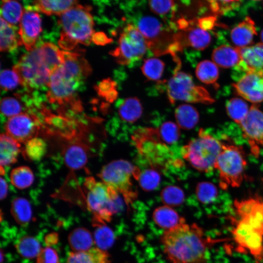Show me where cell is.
<instances>
[{
	"mask_svg": "<svg viewBox=\"0 0 263 263\" xmlns=\"http://www.w3.org/2000/svg\"><path fill=\"white\" fill-rule=\"evenodd\" d=\"M175 39L181 49L190 47L196 50H203L210 44V34L200 28L189 27L175 34Z\"/></svg>",
	"mask_w": 263,
	"mask_h": 263,
	"instance_id": "cell-20",
	"label": "cell"
},
{
	"mask_svg": "<svg viewBox=\"0 0 263 263\" xmlns=\"http://www.w3.org/2000/svg\"><path fill=\"white\" fill-rule=\"evenodd\" d=\"M195 193L198 201L207 205L214 202L218 195L217 187L212 183L202 182L196 186Z\"/></svg>",
	"mask_w": 263,
	"mask_h": 263,
	"instance_id": "cell-44",
	"label": "cell"
},
{
	"mask_svg": "<svg viewBox=\"0 0 263 263\" xmlns=\"http://www.w3.org/2000/svg\"><path fill=\"white\" fill-rule=\"evenodd\" d=\"M0 199H4L8 194V185L6 180L2 177L0 178Z\"/></svg>",
	"mask_w": 263,
	"mask_h": 263,
	"instance_id": "cell-53",
	"label": "cell"
},
{
	"mask_svg": "<svg viewBox=\"0 0 263 263\" xmlns=\"http://www.w3.org/2000/svg\"><path fill=\"white\" fill-rule=\"evenodd\" d=\"M143 36L148 49L158 56L170 54L176 62L179 60L177 53L181 50L173 34L166 29L160 21L150 16L139 18L134 25Z\"/></svg>",
	"mask_w": 263,
	"mask_h": 263,
	"instance_id": "cell-8",
	"label": "cell"
},
{
	"mask_svg": "<svg viewBox=\"0 0 263 263\" xmlns=\"http://www.w3.org/2000/svg\"><path fill=\"white\" fill-rule=\"evenodd\" d=\"M164 62L161 59L151 57L144 60L141 69L144 75L150 80L158 81L164 70Z\"/></svg>",
	"mask_w": 263,
	"mask_h": 263,
	"instance_id": "cell-41",
	"label": "cell"
},
{
	"mask_svg": "<svg viewBox=\"0 0 263 263\" xmlns=\"http://www.w3.org/2000/svg\"><path fill=\"white\" fill-rule=\"evenodd\" d=\"M0 88L4 91L12 90L20 84V79L17 73L13 70L5 69L0 75Z\"/></svg>",
	"mask_w": 263,
	"mask_h": 263,
	"instance_id": "cell-48",
	"label": "cell"
},
{
	"mask_svg": "<svg viewBox=\"0 0 263 263\" xmlns=\"http://www.w3.org/2000/svg\"><path fill=\"white\" fill-rule=\"evenodd\" d=\"M16 26L6 22L2 18L0 22V49L1 52H10L21 45L17 35Z\"/></svg>",
	"mask_w": 263,
	"mask_h": 263,
	"instance_id": "cell-31",
	"label": "cell"
},
{
	"mask_svg": "<svg viewBox=\"0 0 263 263\" xmlns=\"http://www.w3.org/2000/svg\"><path fill=\"white\" fill-rule=\"evenodd\" d=\"M156 129L160 140L168 145L174 144L179 138L180 129L172 121H166Z\"/></svg>",
	"mask_w": 263,
	"mask_h": 263,
	"instance_id": "cell-43",
	"label": "cell"
},
{
	"mask_svg": "<svg viewBox=\"0 0 263 263\" xmlns=\"http://www.w3.org/2000/svg\"><path fill=\"white\" fill-rule=\"evenodd\" d=\"M161 240L171 263H206L208 248L219 241L207 237L196 224L185 223L166 230Z\"/></svg>",
	"mask_w": 263,
	"mask_h": 263,
	"instance_id": "cell-2",
	"label": "cell"
},
{
	"mask_svg": "<svg viewBox=\"0 0 263 263\" xmlns=\"http://www.w3.org/2000/svg\"><path fill=\"white\" fill-rule=\"evenodd\" d=\"M144 191H150L156 189L160 184L161 175L158 170L150 168L141 170L139 168L134 176Z\"/></svg>",
	"mask_w": 263,
	"mask_h": 263,
	"instance_id": "cell-32",
	"label": "cell"
},
{
	"mask_svg": "<svg viewBox=\"0 0 263 263\" xmlns=\"http://www.w3.org/2000/svg\"><path fill=\"white\" fill-rule=\"evenodd\" d=\"M92 41L97 45H105L111 43L113 39L109 38L104 33L98 32L94 34Z\"/></svg>",
	"mask_w": 263,
	"mask_h": 263,
	"instance_id": "cell-52",
	"label": "cell"
},
{
	"mask_svg": "<svg viewBox=\"0 0 263 263\" xmlns=\"http://www.w3.org/2000/svg\"><path fill=\"white\" fill-rule=\"evenodd\" d=\"M242 57L239 64L244 73L249 71H263V43H258L251 46L237 48Z\"/></svg>",
	"mask_w": 263,
	"mask_h": 263,
	"instance_id": "cell-21",
	"label": "cell"
},
{
	"mask_svg": "<svg viewBox=\"0 0 263 263\" xmlns=\"http://www.w3.org/2000/svg\"><path fill=\"white\" fill-rule=\"evenodd\" d=\"M21 144L6 133L0 136V167L9 166L17 162L21 152Z\"/></svg>",
	"mask_w": 263,
	"mask_h": 263,
	"instance_id": "cell-24",
	"label": "cell"
},
{
	"mask_svg": "<svg viewBox=\"0 0 263 263\" xmlns=\"http://www.w3.org/2000/svg\"><path fill=\"white\" fill-rule=\"evenodd\" d=\"M246 166L242 147L223 143L215 165V169L218 171L220 188L226 189L229 187H240L245 177Z\"/></svg>",
	"mask_w": 263,
	"mask_h": 263,
	"instance_id": "cell-9",
	"label": "cell"
},
{
	"mask_svg": "<svg viewBox=\"0 0 263 263\" xmlns=\"http://www.w3.org/2000/svg\"><path fill=\"white\" fill-rule=\"evenodd\" d=\"M177 25L179 28L182 30H185L190 26L189 22L186 19L182 18L177 21Z\"/></svg>",
	"mask_w": 263,
	"mask_h": 263,
	"instance_id": "cell-54",
	"label": "cell"
},
{
	"mask_svg": "<svg viewBox=\"0 0 263 263\" xmlns=\"http://www.w3.org/2000/svg\"><path fill=\"white\" fill-rule=\"evenodd\" d=\"M232 86L244 99L254 104L263 101V71H249Z\"/></svg>",
	"mask_w": 263,
	"mask_h": 263,
	"instance_id": "cell-17",
	"label": "cell"
},
{
	"mask_svg": "<svg viewBox=\"0 0 263 263\" xmlns=\"http://www.w3.org/2000/svg\"><path fill=\"white\" fill-rule=\"evenodd\" d=\"M68 242L74 252H81L92 248L94 243L91 232L84 227H77L68 236Z\"/></svg>",
	"mask_w": 263,
	"mask_h": 263,
	"instance_id": "cell-30",
	"label": "cell"
},
{
	"mask_svg": "<svg viewBox=\"0 0 263 263\" xmlns=\"http://www.w3.org/2000/svg\"><path fill=\"white\" fill-rule=\"evenodd\" d=\"M148 49L146 41L133 24H128L121 32L118 46L110 54L120 64L127 65L142 58Z\"/></svg>",
	"mask_w": 263,
	"mask_h": 263,
	"instance_id": "cell-12",
	"label": "cell"
},
{
	"mask_svg": "<svg viewBox=\"0 0 263 263\" xmlns=\"http://www.w3.org/2000/svg\"><path fill=\"white\" fill-rule=\"evenodd\" d=\"M95 225L96 228L94 234V243L97 247L105 251L113 244V233L105 224H98Z\"/></svg>",
	"mask_w": 263,
	"mask_h": 263,
	"instance_id": "cell-42",
	"label": "cell"
},
{
	"mask_svg": "<svg viewBox=\"0 0 263 263\" xmlns=\"http://www.w3.org/2000/svg\"><path fill=\"white\" fill-rule=\"evenodd\" d=\"M261 39L262 40V43H263V30L262 31L261 33Z\"/></svg>",
	"mask_w": 263,
	"mask_h": 263,
	"instance_id": "cell-55",
	"label": "cell"
},
{
	"mask_svg": "<svg viewBox=\"0 0 263 263\" xmlns=\"http://www.w3.org/2000/svg\"><path fill=\"white\" fill-rule=\"evenodd\" d=\"M138 168L126 160H113L102 168L98 176L102 182L121 194L126 204L130 205L137 197L132 179Z\"/></svg>",
	"mask_w": 263,
	"mask_h": 263,
	"instance_id": "cell-10",
	"label": "cell"
},
{
	"mask_svg": "<svg viewBox=\"0 0 263 263\" xmlns=\"http://www.w3.org/2000/svg\"><path fill=\"white\" fill-rule=\"evenodd\" d=\"M24 10L16 0H3L0 7V18L9 24L15 26L19 23Z\"/></svg>",
	"mask_w": 263,
	"mask_h": 263,
	"instance_id": "cell-34",
	"label": "cell"
},
{
	"mask_svg": "<svg viewBox=\"0 0 263 263\" xmlns=\"http://www.w3.org/2000/svg\"><path fill=\"white\" fill-rule=\"evenodd\" d=\"M211 10L216 15H224L239 7L241 0H209Z\"/></svg>",
	"mask_w": 263,
	"mask_h": 263,
	"instance_id": "cell-47",
	"label": "cell"
},
{
	"mask_svg": "<svg viewBox=\"0 0 263 263\" xmlns=\"http://www.w3.org/2000/svg\"><path fill=\"white\" fill-rule=\"evenodd\" d=\"M195 74L202 82L207 84H214L218 78L219 70L213 62L205 60L197 64Z\"/></svg>",
	"mask_w": 263,
	"mask_h": 263,
	"instance_id": "cell-37",
	"label": "cell"
},
{
	"mask_svg": "<svg viewBox=\"0 0 263 263\" xmlns=\"http://www.w3.org/2000/svg\"><path fill=\"white\" fill-rule=\"evenodd\" d=\"M166 90L168 99L172 104L177 101L205 104L214 102L205 88L194 83L189 74L178 70L169 80Z\"/></svg>",
	"mask_w": 263,
	"mask_h": 263,
	"instance_id": "cell-11",
	"label": "cell"
},
{
	"mask_svg": "<svg viewBox=\"0 0 263 263\" xmlns=\"http://www.w3.org/2000/svg\"><path fill=\"white\" fill-rule=\"evenodd\" d=\"M23 109L22 104L16 97L8 96L1 99V113L8 118L23 113Z\"/></svg>",
	"mask_w": 263,
	"mask_h": 263,
	"instance_id": "cell-45",
	"label": "cell"
},
{
	"mask_svg": "<svg viewBox=\"0 0 263 263\" xmlns=\"http://www.w3.org/2000/svg\"><path fill=\"white\" fill-rule=\"evenodd\" d=\"M239 220L263 234V197L256 195L234 202Z\"/></svg>",
	"mask_w": 263,
	"mask_h": 263,
	"instance_id": "cell-16",
	"label": "cell"
},
{
	"mask_svg": "<svg viewBox=\"0 0 263 263\" xmlns=\"http://www.w3.org/2000/svg\"><path fill=\"white\" fill-rule=\"evenodd\" d=\"M63 60V51L45 42L22 55L13 70L19 75L20 85L31 91L47 86L51 74Z\"/></svg>",
	"mask_w": 263,
	"mask_h": 263,
	"instance_id": "cell-3",
	"label": "cell"
},
{
	"mask_svg": "<svg viewBox=\"0 0 263 263\" xmlns=\"http://www.w3.org/2000/svg\"><path fill=\"white\" fill-rule=\"evenodd\" d=\"M152 218L158 226L166 230L185 223L183 217L180 216L172 207L167 206L156 208L153 212Z\"/></svg>",
	"mask_w": 263,
	"mask_h": 263,
	"instance_id": "cell-25",
	"label": "cell"
},
{
	"mask_svg": "<svg viewBox=\"0 0 263 263\" xmlns=\"http://www.w3.org/2000/svg\"><path fill=\"white\" fill-rule=\"evenodd\" d=\"M88 209L94 215V225L105 224L117 211L119 193L103 182L92 177L86 178L83 184Z\"/></svg>",
	"mask_w": 263,
	"mask_h": 263,
	"instance_id": "cell-7",
	"label": "cell"
},
{
	"mask_svg": "<svg viewBox=\"0 0 263 263\" xmlns=\"http://www.w3.org/2000/svg\"><path fill=\"white\" fill-rule=\"evenodd\" d=\"M244 136L247 139L251 153L259 156L260 148L263 147V112L254 104L239 124Z\"/></svg>",
	"mask_w": 263,
	"mask_h": 263,
	"instance_id": "cell-14",
	"label": "cell"
},
{
	"mask_svg": "<svg viewBox=\"0 0 263 263\" xmlns=\"http://www.w3.org/2000/svg\"><path fill=\"white\" fill-rule=\"evenodd\" d=\"M249 110L247 104L240 98H232L226 104L229 117L238 125L244 120Z\"/></svg>",
	"mask_w": 263,
	"mask_h": 263,
	"instance_id": "cell-39",
	"label": "cell"
},
{
	"mask_svg": "<svg viewBox=\"0 0 263 263\" xmlns=\"http://www.w3.org/2000/svg\"><path fill=\"white\" fill-rule=\"evenodd\" d=\"M37 263H59L56 252L52 248L46 247L41 249L37 257Z\"/></svg>",
	"mask_w": 263,
	"mask_h": 263,
	"instance_id": "cell-50",
	"label": "cell"
},
{
	"mask_svg": "<svg viewBox=\"0 0 263 263\" xmlns=\"http://www.w3.org/2000/svg\"><path fill=\"white\" fill-rule=\"evenodd\" d=\"M216 19L214 16H208L200 18L198 20L199 27L206 31L211 30L215 24Z\"/></svg>",
	"mask_w": 263,
	"mask_h": 263,
	"instance_id": "cell-51",
	"label": "cell"
},
{
	"mask_svg": "<svg viewBox=\"0 0 263 263\" xmlns=\"http://www.w3.org/2000/svg\"><path fill=\"white\" fill-rule=\"evenodd\" d=\"M109 255L98 247L81 252H72L68 255L66 263H109Z\"/></svg>",
	"mask_w": 263,
	"mask_h": 263,
	"instance_id": "cell-26",
	"label": "cell"
},
{
	"mask_svg": "<svg viewBox=\"0 0 263 263\" xmlns=\"http://www.w3.org/2000/svg\"><path fill=\"white\" fill-rule=\"evenodd\" d=\"M64 60L51 74L46 97L51 104L68 106L74 111L82 110L76 91L92 69L84 56L78 53L63 51Z\"/></svg>",
	"mask_w": 263,
	"mask_h": 263,
	"instance_id": "cell-1",
	"label": "cell"
},
{
	"mask_svg": "<svg viewBox=\"0 0 263 263\" xmlns=\"http://www.w3.org/2000/svg\"><path fill=\"white\" fill-rule=\"evenodd\" d=\"M176 123L183 130L193 129L198 123L199 118L197 110L189 104H182L178 106L174 112Z\"/></svg>",
	"mask_w": 263,
	"mask_h": 263,
	"instance_id": "cell-29",
	"label": "cell"
},
{
	"mask_svg": "<svg viewBox=\"0 0 263 263\" xmlns=\"http://www.w3.org/2000/svg\"><path fill=\"white\" fill-rule=\"evenodd\" d=\"M160 198L165 206L176 207L180 206L184 201L185 193L179 187L168 186L161 190Z\"/></svg>",
	"mask_w": 263,
	"mask_h": 263,
	"instance_id": "cell-40",
	"label": "cell"
},
{
	"mask_svg": "<svg viewBox=\"0 0 263 263\" xmlns=\"http://www.w3.org/2000/svg\"><path fill=\"white\" fill-rule=\"evenodd\" d=\"M19 27L18 34L21 44L28 52L30 51L35 47L42 31L40 17L32 6H28L24 10Z\"/></svg>",
	"mask_w": 263,
	"mask_h": 263,
	"instance_id": "cell-18",
	"label": "cell"
},
{
	"mask_svg": "<svg viewBox=\"0 0 263 263\" xmlns=\"http://www.w3.org/2000/svg\"><path fill=\"white\" fill-rule=\"evenodd\" d=\"M9 177L11 184L20 189L30 187L35 179L33 171L26 166H19L13 169L10 173Z\"/></svg>",
	"mask_w": 263,
	"mask_h": 263,
	"instance_id": "cell-35",
	"label": "cell"
},
{
	"mask_svg": "<svg viewBox=\"0 0 263 263\" xmlns=\"http://www.w3.org/2000/svg\"><path fill=\"white\" fill-rule=\"evenodd\" d=\"M234 241L241 251H248L257 261L263 259V234L238 220L232 230Z\"/></svg>",
	"mask_w": 263,
	"mask_h": 263,
	"instance_id": "cell-13",
	"label": "cell"
},
{
	"mask_svg": "<svg viewBox=\"0 0 263 263\" xmlns=\"http://www.w3.org/2000/svg\"><path fill=\"white\" fill-rule=\"evenodd\" d=\"M175 4L173 0H150L149 6L155 14L164 16L170 12L173 13Z\"/></svg>",
	"mask_w": 263,
	"mask_h": 263,
	"instance_id": "cell-49",
	"label": "cell"
},
{
	"mask_svg": "<svg viewBox=\"0 0 263 263\" xmlns=\"http://www.w3.org/2000/svg\"><path fill=\"white\" fill-rule=\"evenodd\" d=\"M132 140L142 157L150 168L157 170L166 169L170 165L180 164L174 158L169 146L159 138L156 128L140 129L134 132Z\"/></svg>",
	"mask_w": 263,
	"mask_h": 263,
	"instance_id": "cell-6",
	"label": "cell"
},
{
	"mask_svg": "<svg viewBox=\"0 0 263 263\" xmlns=\"http://www.w3.org/2000/svg\"><path fill=\"white\" fill-rule=\"evenodd\" d=\"M15 247L17 251L21 256L29 259L37 257L41 250L38 241L29 236L19 238L16 242Z\"/></svg>",
	"mask_w": 263,
	"mask_h": 263,
	"instance_id": "cell-36",
	"label": "cell"
},
{
	"mask_svg": "<svg viewBox=\"0 0 263 263\" xmlns=\"http://www.w3.org/2000/svg\"><path fill=\"white\" fill-rule=\"evenodd\" d=\"M63 158L66 167L75 171L84 168L88 160V147L80 140L70 141L63 150Z\"/></svg>",
	"mask_w": 263,
	"mask_h": 263,
	"instance_id": "cell-19",
	"label": "cell"
},
{
	"mask_svg": "<svg viewBox=\"0 0 263 263\" xmlns=\"http://www.w3.org/2000/svg\"><path fill=\"white\" fill-rule=\"evenodd\" d=\"M115 82L108 78L102 80L97 86L98 94L105 98L107 101L113 102L118 95Z\"/></svg>",
	"mask_w": 263,
	"mask_h": 263,
	"instance_id": "cell-46",
	"label": "cell"
},
{
	"mask_svg": "<svg viewBox=\"0 0 263 263\" xmlns=\"http://www.w3.org/2000/svg\"><path fill=\"white\" fill-rule=\"evenodd\" d=\"M118 113L122 120L132 123L136 122L141 117L143 113V107L137 97H128L120 104Z\"/></svg>",
	"mask_w": 263,
	"mask_h": 263,
	"instance_id": "cell-28",
	"label": "cell"
},
{
	"mask_svg": "<svg viewBox=\"0 0 263 263\" xmlns=\"http://www.w3.org/2000/svg\"><path fill=\"white\" fill-rule=\"evenodd\" d=\"M91 7L77 4L59 16L61 27L59 46L67 51L78 43L88 45L94 35V20Z\"/></svg>",
	"mask_w": 263,
	"mask_h": 263,
	"instance_id": "cell-4",
	"label": "cell"
},
{
	"mask_svg": "<svg viewBox=\"0 0 263 263\" xmlns=\"http://www.w3.org/2000/svg\"><path fill=\"white\" fill-rule=\"evenodd\" d=\"M24 155L31 161L41 160L47 152V144L42 138L34 137L24 144Z\"/></svg>",
	"mask_w": 263,
	"mask_h": 263,
	"instance_id": "cell-38",
	"label": "cell"
},
{
	"mask_svg": "<svg viewBox=\"0 0 263 263\" xmlns=\"http://www.w3.org/2000/svg\"><path fill=\"white\" fill-rule=\"evenodd\" d=\"M78 4L76 0H44L33 2V9L48 16L55 14L60 16L62 13Z\"/></svg>",
	"mask_w": 263,
	"mask_h": 263,
	"instance_id": "cell-27",
	"label": "cell"
},
{
	"mask_svg": "<svg viewBox=\"0 0 263 263\" xmlns=\"http://www.w3.org/2000/svg\"><path fill=\"white\" fill-rule=\"evenodd\" d=\"M257 35L254 21L246 17L242 22L233 28L230 32V38L237 48L248 46Z\"/></svg>",
	"mask_w": 263,
	"mask_h": 263,
	"instance_id": "cell-22",
	"label": "cell"
},
{
	"mask_svg": "<svg viewBox=\"0 0 263 263\" xmlns=\"http://www.w3.org/2000/svg\"><path fill=\"white\" fill-rule=\"evenodd\" d=\"M5 133L19 143L25 144L37 136L39 125L36 117L26 113L9 118L4 126Z\"/></svg>",
	"mask_w": 263,
	"mask_h": 263,
	"instance_id": "cell-15",
	"label": "cell"
},
{
	"mask_svg": "<svg viewBox=\"0 0 263 263\" xmlns=\"http://www.w3.org/2000/svg\"><path fill=\"white\" fill-rule=\"evenodd\" d=\"M11 212L16 222L21 225L29 223L32 214L30 203L22 197L16 198L12 201Z\"/></svg>",
	"mask_w": 263,
	"mask_h": 263,
	"instance_id": "cell-33",
	"label": "cell"
},
{
	"mask_svg": "<svg viewBox=\"0 0 263 263\" xmlns=\"http://www.w3.org/2000/svg\"><path fill=\"white\" fill-rule=\"evenodd\" d=\"M222 144L223 142L201 128L196 137L182 147L181 154L192 168L208 173L215 169Z\"/></svg>",
	"mask_w": 263,
	"mask_h": 263,
	"instance_id": "cell-5",
	"label": "cell"
},
{
	"mask_svg": "<svg viewBox=\"0 0 263 263\" xmlns=\"http://www.w3.org/2000/svg\"><path fill=\"white\" fill-rule=\"evenodd\" d=\"M211 58L217 66L225 68L236 66L242 61L238 48L228 45H222L216 48Z\"/></svg>",
	"mask_w": 263,
	"mask_h": 263,
	"instance_id": "cell-23",
	"label": "cell"
}]
</instances>
